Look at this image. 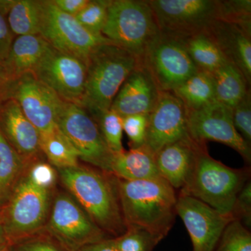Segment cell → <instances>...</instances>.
Here are the masks:
<instances>
[{
	"label": "cell",
	"instance_id": "18",
	"mask_svg": "<svg viewBox=\"0 0 251 251\" xmlns=\"http://www.w3.org/2000/svg\"><path fill=\"white\" fill-rule=\"evenodd\" d=\"M159 93L152 77L139 59L138 66L119 90L110 110L122 117L148 115L154 108Z\"/></svg>",
	"mask_w": 251,
	"mask_h": 251
},
{
	"label": "cell",
	"instance_id": "2",
	"mask_svg": "<svg viewBox=\"0 0 251 251\" xmlns=\"http://www.w3.org/2000/svg\"><path fill=\"white\" fill-rule=\"evenodd\" d=\"M61 181L76 202L105 233L117 237L126 231L117 177L96 168L59 170Z\"/></svg>",
	"mask_w": 251,
	"mask_h": 251
},
{
	"label": "cell",
	"instance_id": "41",
	"mask_svg": "<svg viewBox=\"0 0 251 251\" xmlns=\"http://www.w3.org/2000/svg\"><path fill=\"white\" fill-rule=\"evenodd\" d=\"M14 80L5 71L4 67L0 65V103L9 99L10 91Z\"/></svg>",
	"mask_w": 251,
	"mask_h": 251
},
{
	"label": "cell",
	"instance_id": "37",
	"mask_svg": "<svg viewBox=\"0 0 251 251\" xmlns=\"http://www.w3.org/2000/svg\"><path fill=\"white\" fill-rule=\"evenodd\" d=\"M27 175L33 183L45 189H50L55 182L56 175L53 168L44 162L34 163Z\"/></svg>",
	"mask_w": 251,
	"mask_h": 251
},
{
	"label": "cell",
	"instance_id": "1",
	"mask_svg": "<svg viewBox=\"0 0 251 251\" xmlns=\"http://www.w3.org/2000/svg\"><path fill=\"white\" fill-rule=\"evenodd\" d=\"M122 214L127 228L145 229L163 239L174 225L177 195L163 178H117Z\"/></svg>",
	"mask_w": 251,
	"mask_h": 251
},
{
	"label": "cell",
	"instance_id": "9",
	"mask_svg": "<svg viewBox=\"0 0 251 251\" xmlns=\"http://www.w3.org/2000/svg\"><path fill=\"white\" fill-rule=\"evenodd\" d=\"M159 30L184 38L205 31L220 19L216 0H149Z\"/></svg>",
	"mask_w": 251,
	"mask_h": 251
},
{
	"label": "cell",
	"instance_id": "20",
	"mask_svg": "<svg viewBox=\"0 0 251 251\" xmlns=\"http://www.w3.org/2000/svg\"><path fill=\"white\" fill-rule=\"evenodd\" d=\"M201 144L189 135L155 153V163L161 177L175 190H181L186 184Z\"/></svg>",
	"mask_w": 251,
	"mask_h": 251
},
{
	"label": "cell",
	"instance_id": "17",
	"mask_svg": "<svg viewBox=\"0 0 251 251\" xmlns=\"http://www.w3.org/2000/svg\"><path fill=\"white\" fill-rule=\"evenodd\" d=\"M0 131L26 164L42 152L40 133L13 99L0 103Z\"/></svg>",
	"mask_w": 251,
	"mask_h": 251
},
{
	"label": "cell",
	"instance_id": "36",
	"mask_svg": "<svg viewBox=\"0 0 251 251\" xmlns=\"http://www.w3.org/2000/svg\"><path fill=\"white\" fill-rule=\"evenodd\" d=\"M232 217L239 220L248 229L251 226V182L247 181L238 194L234 204Z\"/></svg>",
	"mask_w": 251,
	"mask_h": 251
},
{
	"label": "cell",
	"instance_id": "11",
	"mask_svg": "<svg viewBox=\"0 0 251 251\" xmlns=\"http://www.w3.org/2000/svg\"><path fill=\"white\" fill-rule=\"evenodd\" d=\"M47 229L70 251H78L86 245L105 239V232L72 196L64 193L54 199Z\"/></svg>",
	"mask_w": 251,
	"mask_h": 251
},
{
	"label": "cell",
	"instance_id": "12",
	"mask_svg": "<svg viewBox=\"0 0 251 251\" xmlns=\"http://www.w3.org/2000/svg\"><path fill=\"white\" fill-rule=\"evenodd\" d=\"M32 74L62 100L81 106L87 78L85 62L50 46Z\"/></svg>",
	"mask_w": 251,
	"mask_h": 251
},
{
	"label": "cell",
	"instance_id": "16",
	"mask_svg": "<svg viewBox=\"0 0 251 251\" xmlns=\"http://www.w3.org/2000/svg\"><path fill=\"white\" fill-rule=\"evenodd\" d=\"M176 210L191 237L192 251H214L226 226L234 219L184 195H178Z\"/></svg>",
	"mask_w": 251,
	"mask_h": 251
},
{
	"label": "cell",
	"instance_id": "10",
	"mask_svg": "<svg viewBox=\"0 0 251 251\" xmlns=\"http://www.w3.org/2000/svg\"><path fill=\"white\" fill-rule=\"evenodd\" d=\"M49 203L50 190L23 175L6 205L2 226L6 238L18 239L39 230L45 224Z\"/></svg>",
	"mask_w": 251,
	"mask_h": 251
},
{
	"label": "cell",
	"instance_id": "33",
	"mask_svg": "<svg viewBox=\"0 0 251 251\" xmlns=\"http://www.w3.org/2000/svg\"><path fill=\"white\" fill-rule=\"evenodd\" d=\"M251 0L220 1V19L221 21L251 25Z\"/></svg>",
	"mask_w": 251,
	"mask_h": 251
},
{
	"label": "cell",
	"instance_id": "13",
	"mask_svg": "<svg viewBox=\"0 0 251 251\" xmlns=\"http://www.w3.org/2000/svg\"><path fill=\"white\" fill-rule=\"evenodd\" d=\"M188 132L198 143L216 141L234 149L250 163L251 150L234 127L232 110L214 101L197 110L188 111Z\"/></svg>",
	"mask_w": 251,
	"mask_h": 251
},
{
	"label": "cell",
	"instance_id": "21",
	"mask_svg": "<svg viewBox=\"0 0 251 251\" xmlns=\"http://www.w3.org/2000/svg\"><path fill=\"white\" fill-rule=\"evenodd\" d=\"M50 46L39 34L16 36L1 64L11 78L32 74Z\"/></svg>",
	"mask_w": 251,
	"mask_h": 251
},
{
	"label": "cell",
	"instance_id": "22",
	"mask_svg": "<svg viewBox=\"0 0 251 251\" xmlns=\"http://www.w3.org/2000/svg\"><path fill=\"white\" fill-rule=\"evenodd\" d=\"M111 173L126 180L156 179L162 178L157 169L154 154L145 145L115 153Z\"/></svg>",
	"mask_w": 251,
	"mask_h": 251
},
{
	"label": "cell",
	"instance_id": "32",
	"mask_svg": "<svg viewBox=\"0 0 251 251\" xmlns=\"http://www.w3.org/2000/svg\"><path fill=\"white\" fill-rule=\"evenodd\" d=\"M110 3V0H89L75 18L87 30L94 34H102Z\"/></svg>",
	"mask_w": 251,
	"mask_h": 251
},
{
	"label": "cell",
	"instance_id": "42",
	"mask_svg": "<svg viewBox=\"0 0 251 251\" xmlns=\"http://www.w3.org/2000/svg\"><path fill=\"white\" fill-rule=\"evenodd\" d=\"M78 251H118L115 247L114 239H103L100 242L88 244L81 248Z\"/></svg>",
	"mask_w": 251,
	"mask_h": 251
},
{
	"label": "cell",
	"instance_id": "34",
	"mask_svg": "<svg viewBox=\"0 0 251 251\" xmlns=\"http://www.w3.org/2000/svg\"><path fill=\"white\" fill-rule=\"evenodd\" d=\"M232 110V120L234 127L244 141L251 144V95L248 92L242 100Z\"/></svg>",
	"mask_w": 251,
	"mask_h": 251
},
{
	"label": "cell",
	"instance_id": "24",
	"mask_svg": "<svg viewBox=\"0 0 251 251\" xmlns=\"http://www.w3.org/2000/svg\"><path fill=\"white\" fill-rule=\"evenodd\" d=\"M211 74L216 101L229 108H234L251 90L242 72L231 63L224 64Z\"/></svg>",
	"mask_w": 251,
	"mask_h": 251
},
{
	"label": "cell",
	"instance_id": "6",
	"mask_svg": "<svg viewBox=\"0 0 251 251\" xmlns=\"http://www.w3.org/2000/svg\"><path fill=\"white\" fill-rule=\"evenodd\" d=\"M39 35L51 47L85 62L99 46L112 44L102 35L87 30L74 16L65 14L52 0H41Z\"/></svg>",
	"mask_w": 251,
	"mask_h": 251
},
{
	"label": "cell",
	"instance_id": "3",
	"mask_svg": "<svg viewBox=\"0 0 251 251\" xmlns=\"http://www.w3.org/2000/svg\"><path fill=\"white\" fill-rule=\"evenodd\" d=\"M250 176L249 168L234 169L216 161L208 153L206 143H202L179 194L196 198L221 214L232 217L238 194Z\"/></svg>",
	"mask_w": 251,
	"mask_h": 251
},
{
	"label": "cell",
	"instance_id": "26",
	"mask_svg": "<svg viewBox=\"0 0 251 251\" xmlns=\"http://www.w3.org/2000/svg\"><path fill=\"white\" fill-rule=\"evenodd\" d=\"M188 111L197 110L216 101L212 75L198 71L184 83L173 91Z\"/></svg>",
	"mask_w": 251,
	"mask_h": 251
},
{
	"label": "cell",
	"instance_id": "4",
	"mask_svg": "<svg viewBox=\"0 0 251 251\" xmlns=\"http://www.w3.org/2000/svg\"><path fill=\"white\" fill-rule=\"evenodd\" d=\"M138 63L139 59L115 44L99 46L87 60L81 107L92 117L110 110L119 90Z\"/></svg>",
	"mask_w": 251,
	"mask_h": 251
},
{
	"label": "cell",
	"instance_id": "43",
	"mask_svg": "<svg viewBox=\"0 0 251 251\" xmlns=\"http://www.w3.org/2000/svg\"><path fill=\"white\" fill-rule=\"evenodd\" d=\"M6 234H5L4 227H3L2 224L0 223V249H1L3 244L6 240Z\"/></svg>",
	"mask_w": 251,
	"mask_h": 251
},
{
	"label": "cell",
	"instance_id": "25",
	"mask_svg": "<svg viewBox=\"0 0 251 251\" xmlns=\"http://www.w3.org/2000/svg\"><path fill=\"white\" fill-rule=\"evenodd\" d=\"M182 39L186 50L198 71L212 74L229 62L205 31L186 36Z\"/></svg>",
	"mask_w": 251,
	"mask_h": 251
},
{
	"label": "cell",
	"instance_id": "40",
	"mask_svg": "<svg viewBox=\"0 0 251 251\" xmlns=\"http://www.w3.org/2000/svg\"><path fill=\"white\" fill-rule=\"evenodd\" d=\"M59 9L70 16H75L83 9L89 0H52Z\"/></svg>",
	"mask_w": 251,
	"mask_h": 251
},
{
	"label": "cell",
	"instance_id": "23",
	"mask_svg": "<svg viewBox=\"0 0 251 251\" xmlns=\"http://www.w3.org/2000/svg\"><path fill=\"white\" fill-rule=\"evenodd\" d=\"M41 0H0V13L14 36L39 34Z\"/></svg>",
	"mask_w": 251,
	"mask_h": 251
},
{
	"label": "cell",
	"instance_id": "39",
	"mask_svg": "<svg viewBox=\"0 0 251 251\" xmlns=\"http://www.w3.org/2000/svg\"><path fill=\"white\" fill-rule=\"evenodd\" d=\"M14 251H64L52 243L45 240L25 241L18 244Z\"/></svg>",
	"mask_w": 251,
	"mask_h": 251
},
{
	"label": "cell",
	"instance_id": "5",
	"mask_svg": "<svg viewBox=\"0 0 251 251\" xmlns=\"http://www.w3.org/2000/svg\"><path fill=\"white\" fill-rule=\"evenodd\" d=\"M159 33L148 1L110 0L102 35L112 44L140 59Z\"/></svg>",
	"mask_w": 251,
	"mask_h": 251
},
{
	"label": "cell",
	"instance_id": "35",
	"mask_svg": "<svg viewBox=\"0 0 251 251\" xmlns=\"http://www.w3.org/2000/svg\"><path fill=\"white\" fill-rule=\"evenodd\" d=\"M148 115H133L122 117L123 130L130 140V149L145 145L148 128Z\"/></svg>",
	"mask_w": 251,
	"mask_h": 251
},
{
	"label": "cell",
	"instance_id": "31",
	"mask_svg": "<svg viewBox=\"0 0 251 251\" xmlns=\"http://www.w3.org/2000/svg\"><path fill=\"white\" fill-rule=\"evenodd\" d=\"M161 240L145 229L128 227L114 242L118 251H153Z\"/></svg>",
	"mask_w": 251,
	"mask_h": 251
},
{
	"label": "cell",
	"instance_id": "38",
	"mask_svg": "<svg viewBox=\"0 0 251 251\" xmlns=\"http://www.w3.org/2000/svg\"><path fill=\"white\" fill-rule=\"evenodd\" d=\"M14 39L4 16L0 13V65L7 57Z\"/></svg>",
	"mask_w": 251,
	"mask_h": 251
},
{
	"label": "cell",
	"instance_id": "29",
	"mask_svg": "<svg viewBox=\"0 0 251 251\" xmlns=\"http://www.w3.org/2000/svg\"><path fill=\"white\" fill-rule=\"evenodd\" d=\"M92 117L98 125L100 133L110 151L113 153L122 152L125 150L122 145V117L110 109L99 112Z\"/></svg>",
	"mask_w": 251,
	"mask_h": 251
},
{
	"label": "cell",
	"instance_id": "30",
	"mask_svg": "<svg viewBox=\"0 0 251 251\" xmlns=\"http://www.w3.org/2000/svg\"><path fill=\"white\" fill-rule=\"evenodd\" d=\"M214 251H251L250 231L239 220H232L225 228Z\"/></svg>",
	"mask_w": 251,
	"mask_h": 251
},
{
	"label": "cell",
	"instance_id": "7",
	"mask_svg": "<svg viewBox=\"0 0 251 251\" xmlns=\"http://www.w3.org/2000/svg\"><path fill=\"white\" fill-rule=\"evenodd\" d=\"M56 126L75 149L79 159L111 173L115 153L108 148L98 125L85 108L63 101L56 119Z\"/></svg>",
	"mask_w": 251,
	"mask_h": 251
},
{
	"label": "cell",
	"instance_id": "27",
	"mask_svg": "<svg viewBox=\"0 0 251 251\" xmlns=\"http://www.w3.org/2000/svg\"><path fill=\"white\" fill-rule=\"evenodd\" d=\"M27 166L0 131V207L9 202Z\"/></svg>",
	"mask_w": 251,
	"mask_h": 251
},
{
	"label": "cell",
	"instance_id": "28",
	"mask_svg": "<svg viewBox=\"0 0 251 251\" xmlns=\"http://www.w3.org/2000/svg\"><path fill=\"white\" fill-rule=\"evenodd\" d=\"M41 150L51 165L58 170L79 166L78 155L65 136L56 128L53 131L40 135Z\"/></svg>",
	"mask_w": 251,
	"mask_h": 251
},
{
	"label": "cell",
	"instance_id": "15",
	"mask_svg": "<svg viewBox=\"0 0 251 251\" xmlns=\"http://www.w3.org/2000/svg\"><path fill=\"white\" fill-rule=\"evenodd\" d=\"M188 112L173 91H160L152 111L148 115L145 146L155 154L163 147L189 136Z\"/></svg>",
	"mask_w": 251,
	"mask_h": 251
},
{
	"label": "cell",
	"instance_id": "14",
	"mask_svg": "<svg viewBox=\"0 0 251 251\" xmlns=\"http://www.w3.org/2000/svg\"><path fill=\"white\" fill-rule=\"evenodd\" d=\"M9 99L17 102L40 135L51 133L57 128L56 119L64 100L34 74L29 73L15 79Z\"/></svg>",
	"mask_w": 251,
	"mask_h": 251
},
{
	"label": "cell",
	"instance_id": "8",
	"mask_svg": "<svg viewBox=\"0 0 251 251\" xmlns=\"http://www.w3.org/2000/svg\"><path fill=\"white\" fill-rule=\"evenodd\" d=\"M139 59L160 91H173L198 72L182 38L161 31Z\"/></svg>",
	"mask_w": 251,
	"mask_h": 251
},
{
	"label": "cell",
	"instance_id": "19",
	"mask_svg": "<svg viewBox=\"0 0 251 251\" xmlns=\"http://www.w3.org/2000/svg\"><path fill=\"white\" fill-rule=\"evenodd\" d=\"M251 25L217 20L205 31L251 84Z\"/></svg>",
	"mask_w": 251,
	"mask_h": 251
}]
</instances>
